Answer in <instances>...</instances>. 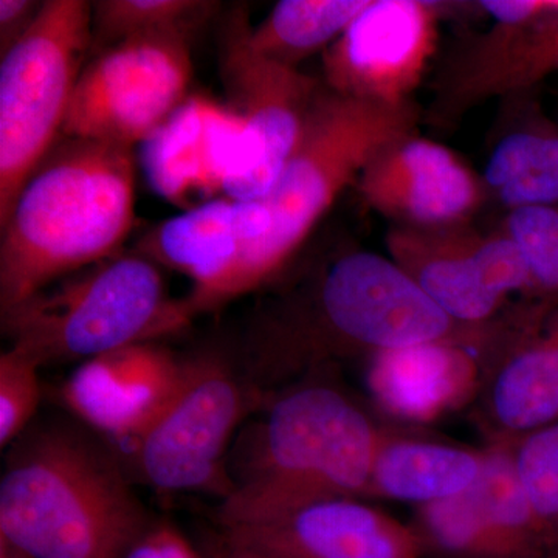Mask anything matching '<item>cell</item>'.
<instances>
[{
	"label": "cell",
	"instance_id": "1",
	"mask_svg": "<svg viewBox=\"0 0 558 558\" xmlns=\"http://www.w3.org/2000/svg\"><path fill=\"white\" fill-rule=\"evenodd\" d=\"M69 422L32 425L9 447L0 535L36 558H126L154 523L119 454Z\"/></svg>",
	"mask_w": 558,
	"mask_h": 558
},
{
	"label": "cell",
	"instance_id": "2",
	"mask_svg": "<svg viewBox=\"0 0 558 558\" xmlns=\"http://www.w3.org/2000/svg\"><path fill=\"white\" fill-rule=\"evenodd\" d=\"M134 219L132 149L78 138L54 146L0 223V314L117 256Z\"/></svg>",
	"mask_w": 558,
	"mask_h": 558
},
{
	"label": "cell",
	"instance_id": "3",
	"mask_svg": "<svg viewBox=\"0 0 558 558\" xmlns=\"http://www.w3.org/2000/svg\"><path fill=\"white\" fill-rule=\"evenodd\" d=\"M501 323L472 328L449 317L398 264L373 252L341 255L319 275L306 296L266 318L252 344L255 371L318 365L344 355L379 354L462 341L495 347Z\"/></svg>",
	"mask_w": 558,
	"mask_h": 558
},
{
	"label": "cell",
	"instance_id": "4",
	"mask_svg": "<svg viewBox=\"0 0 558 558\" xmlns=\"http://www.w3.org/2000/svg\"><path fill=\"white\" fill-rule=\"evenodd\" d=\"M384 428L347 392L310 380L271 400L250 432L220 529L263 523L336 498H366Z\"/></svg>",
	"mask_w": 558,
	"mask_h": 558
},
{
	"label": "cell",
	"instance_id": "5",
	"mask_svg": "<svg viewBox=\"0 0 558 558\" xmlns=\"http://www.w3.org/2000/svg\"><path fill=\"white\" fill-rule=\"evenodd\" d=\"M416 106L373 105L319 89L295 148L266 196L240 201L236 299L289 266L312 231L379 150L416 132Z\"/></svg>",
	"mask_w": 558,
	"mask_h": 558
},
{
	"label": "cell",
	"instance_id": "6",
	"mask_svg": "<svg viewBox=\"0 0 558 558\" xmlns=\"http://www.w3.org/2000/svg\"><path fill=\"white\" fill-rule=\"evenodd\" d=\"M0 315L10 348L39 368L149 343L193 318L185 299L168 296L159 267L145 255L102 260Z\"/></svg>",
	"mask_w": 558,
	"mask_h": 558
},
{
	"label": "cell",
	"instance_id": "7",
	"mask_svg": "<svg viewBox=\"0 0 558 558\" xmlns=\"http://www.w3.org/2000/svg\"><path fill=\"white\" fill-rule=\"evenodd\" d=\"M94 46L92 3L47 0L0 65V223L54 148Z\"/></svg>",
	"mask_w": 558,
	"mask_h": 558
},
{
	"label": "cell",
	"instance_id": "8",
	"mask_svg": "<svg viewBox=\"0 0 558 558\" xmlns=\"http://www.w3.org/2000/svg\"><path fill=\"white\" fill-rule=\"evenodd\" d=\"M258 389L222 355L185 360L159 416L128 447L140 478L165 492L230 490L227 454Z\"/></svg>",
	"mask_w": 558,
	"mask_h": 558
},
{
	"label": "cell",
	"instance_id": "9",
	"mask_svg": "<svg viewBox=\"0 0 558 558\" xmlns=\"http://www.w3.org/2000/svg\"><path fill=\"white\" fill-rule=\"evenodd\" d=\"M193 61L182 33L123 40L81 72L62 135L142 145L189 98Z\"/></svg>",
	"mask_w": 558,
	"mask_h": 558
},
{
	"label": "cell",
	"instance_id": "10",
	"mask_svg": "<svg viewBox=\"0 0 558 558\" xmlns=\"http://www.w3.org/2000/svg\"><path fill=\"white\" fill-rule=\"evenodd\" d=\"M248 28L245 17H233L220 51L229 106L244 123L240 153L226 182V197L233 201H256L269 193L322 89L299 69L256 53Z\"/></svg>",
	"mask_w": 558,
	"mask_h": 558
},
{
	"label": "cell",
	"instance_id": "11",
	"mask_svg": "<svg viewBox=\"0 0 558 558\" xmlns=\"http://www.w3.org/2000/svg\"><path fill=\"white\" fill-rule=\"evenodd\" d=\"M440 3L368 0L323 53L326 89L351 100L413 105L439 40Z\"/></svg>",
	"mask_w": 558,
	"mask_h": 558
},
{
	"label": "cell",
	"instance_id": "12",
	"mask_svg": "<svg viewBox=\"0 0 558 558\" xmlns=\"http://www.w3.org/2000/svg\"><path fill=\"white\" fill-rule=\"evenodd\" d=\"M389 258L449 317L472 328L505 322L515 253L502 231L480 234L464 227L409 229L392 226Z\"/></svg>",
	"mask_w": 558,
	"mask_h": 558
},
{
	"label": "cell",
	"instance_id": "13",
	"mask_svg": "<svg viewBox=\"0 0 558 558\" xmlns=\"http://www.w3.org/2000/svg\"><path fill=\"white\" fill-rule=\"evenodd\" d=\"M355 189L392 226L425 230L468 226L490 196L457 153L416 132L379 150Z\"/></svg>",
	"mask_w": 558,
	"mask_h": 558
},
{
	"label": "cell",
	"instance_id": "14",
	"mask_svg": "<svg viewBox=\"0 0 558 558\" xmlns=\"http://www.w3.org/2000/svg\"><path fill=\"white\" fill-rule=\"evenodd\" d=\"M476 402L488 442H517L558 421V300L519 311Z\"/></svg>",
	"mask_w": 558,
	"mask_h": 558
},
{
	"label": "cell",
	"instance_id": "15",
	"mask_svg": "<svg viewBox=\"0 0 558 558\" xmlns=\"http://www.w3.org/2000/svg\"><path fill=\"white\" fill-rule=\"evenodd\" d=\"M234 545L270 558H422L413 526L362 501L315 502L263 523L220 529Z\"/></svg>",
	"mask_w": 558,
	"mask_h": 558
},
{
	"label": "cell",
	"instance_id": "16",
	"mask_svg": "<svg viewBox=\"0 0 558 558\" xmlns=\"http://www.w3.org/2000/svg\"><path fill=\"white\" fill-rule=\"evenodd\" d=\"M183 363L154 341L117 349L81 363L62 384V403L81 424L128 449L174 395Z\"/></svg>",
	"mask_w": 558,
	"mask_h": 558
},
{
	"label": "cell",
	"instance_id": "17",
	"mask_svg": "<svg viewBox=\"0 0 558 558\" xmlns=\"http://www.w3.org/2000/svg\"><path fill=\"white\" fill-rule=\"evenodd\" d=\"M242 134L229 105L193 95L140 145V163L154 193L186 211L226 197Z\"/></svg>",
	"mask_w": 558,
	"mask_h": 558
},
{
	"label": "cell",
	"instance_id": "18",
	"mask_svg": "<svg viewBox=\"0 0 558 558\" xmlns=\"http://www.w3.org/2000/svg\"><path fill=\"white\" fill-rule=\"evenodd\" d=\"M499 348L436 341L368 357L366 385L381 413L429 424L476 402Z\"/></svg>",
	"mask_w": 558,
	"mask_h": 558
},
{
	"label": "cell",
	"instance_id": "19",
	"mask_svg": "<svg viewBox=\"0 0 558 558\" xmlns=\"http://www.w3.org/2000/svg\"><path fill=\"white\" fill-rule=\"evenodd\" d=\"M146 258L190 279L191 314L219 310L234 299L242 259L240 204L229 197L186 209L145 241Z\"/></svg>",
	"mask_w": 558,
	"mask_h": 558
},
{
	"label": "cell",
	"instance_id": "20",
	"mask_svg": "<svg viewBox=\"0 0 558 558\" xmlns=\"http://www.w3.org/2000/svg\"><path fill=\"white\" fill-rule=\"evenodd\" d=\"M486 449L410 438L384 429L366 498L424 506L458 497L478 484Z\"/></svg>",
	"mask_w": 558,
	"mask_h": 558
},
{
	"label": "cell",
	"instance_id": "21",
	"mask_svg": "<svg viewBox=\"0 0 558 558\" xmlns=\"http://www.w3.org/2000/svg\"><path fill=\"white\" fill-rule=\"evenodd\" d=\"M488 193L509 211L558 205V120L531 113L488 156Z\"/></svg>",
	"mask_w": 558,
	"mask_h": 558
},
{
	"label": "cell",
	"instance_id": "22",
	"mask_svg": "<svg viewBox=\"0 0 558 558\" xmlns=\"http://www.w3.org/2000/svg\"><path fill=\"white\" fill-rule=\"evenodd\" d=\"M486 454L473 490L499 558H558L556 543L521 483L513 442H487Z\"/></svg>",
	"mask_w": 558,
	"mask_h": 558
},
{
	"label": "cell",
	"instance_id": "23",
	"mask_svg": "<svg viewBox=\"0 0 558 558\" xmlns=\"http://www.w3.org/2000/svg\"><path fill=\"white\" fill-rule=\"evenodd\" d=\"M368 0H282L266 20L248 28L256 53L296 69L301 61L326 50L343 35Z\"/></svg>",
	"mask_w": 558,
	"mask_h": 558
},
{
	"label": "cell",
	"instance_id": "24",
	"mask_svg": "<svg viewBox=\"0 0 558 558\" xmlns=\"http://www.w3.org/2000/svg\"><path fill=\"white\" fill-rule=\"evenodd\" d=\"M215 5L196 0H101L92 3L94 44H100L105 50L123 40L146 36L185 35Z\"/></svg>",
	"mask_w": 558,
	"mask_h": 558
},
{
	"label": "cell",
	"instance_id": "25",
	"mask_svg": "<svg viewBox=\"0 0 558 558\" xmlns=\"http://www.w3.org/2000/svg\"><path fill=\"white\" fill-rule=\"evenodd\" d=\"M414 531L425 554L440 558H499L475 490L416 508Z\"/></svg>",
	"mask_w": 558,
	"mask_h": 558
},
{
	"label": "cell",
	"instance_id": "26",
	"mask_svg": "<svg viewBox=\"0 0 558 558\" xmlns=\"http://www.w3.org/2000/svg\"><path fill=\"white\" fill-rule=\"evenodd\" d=\"M506 233L519 245L531 271L534 299L558 300V205L509 211Z\"/></svg>",
	"mask_w": 558,
	"mask_h": 558
},
{
	"label": "cell",
	"instance_id": "27",
	"mask_svg": "<svg viewBox=\"0 0 558 558\" xmlns=\"http://www.w3.org/2000/svg\"><path fill=\"white\" fill-rule=\"evenodd\" d=\"M517 470L558 549V421L513 442Z\"/></svg>",
	"mask_w": 558,
	"mask_h": 558
},
{
	"label": "cell",
	"instance_id": "28",
	"mask_svg": "<svg viewBox=\"0 0 558 558\" xmlns=\"http://www.w3.org/2000/svg\"><path fill=\"white\" fill-rule=\"evenodd\" d=\"M39 366L17 349L0 355V447L9 449L32 427L39 409Z\"/></svg>",
	"mask_w": 558,
	"mask_h": 558
},
{
	"label": "cell",
	"instance_id": "29",
	"mask_svg": "<svg viewBox=\"0 0 558 558\" xmlns=\"http://www.w3.org/2000/svg\"><path fill=\"white\" fill-rule=\"evenodd\" d=\"M126 558H204L201 550L168 521H154L132 545Z\"/></svg>",
	"mask_w": 558,
	"mask_h": 558
},
{
	"label": "cell",
	"instance_id": "30",
	"mask_svg": "<svg viewBox=\"0 0 558 558\" xmlns=\"http://www.w3.org/2000/svg\"><path fill=\"white\" fill-rule=\"evenodd\" d=\"M40 2L31 0H2L0 2V44L2 54L20 40L39 13Z\"/></svg>",
	"mask_w": 558,
	"mask_h": 558
},
{
	"label": "cell",
	"instance_id": "31",
	"mask_svg": "<svg viewBox=\"0 0 558 558\" xmlns=\"http://www.w3.org/2000/svg\"><path fill=\"white\" fill-rule=\"evenodd\" d=\"M495 22H520L534 20L556 10L558 0H486L480 3Z\"/></svg>",
	"mask_w": 558,
	"mask_h": 558
},
{
	"label": "cell",
	"instance_id": "32",
	"mask_svg": "<svg viewBox=\"0 0 558 558\" xmlns=\"http://www.w3.org/2000/svg\"><path fill=\"white\" fill-rule=\"evenodd\" d=\"M201 553L204 558H270L255 553V550L234 545L230 539L223 537L220 532L216 537L205 543L204 549Z\"/></svg>",
	"mask_w": 558,
	"mask_h": 558
},
{
	"label": "cell",
	"instance_id": "33",
	"mask_svg": "<svg viewBox=\"0 0 558 558\" xmlns=\"http://www.w3.org/2000/svg\"><path fill=\"white\" fill-rule=\"evenodd\" d=\"M0 558H36L31 553L22 549L16 543L11 542L5 535H0Z\"/></svg>",
	"mask_w": 558,
	"mask_h": 558
}]
</instances>
